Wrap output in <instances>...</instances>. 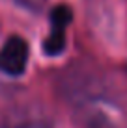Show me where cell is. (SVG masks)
I'll list each match as a JSON object with an SVG mask.
<instances>
[{"label": "cell", "mask_w": 127, "mask_h": 128, "mask_svg": "<svg viewBox=\"0 0 127 128\" xmlns=\"http://www.w3.org/2000/svg\"><path fill=\"white\" fill-rule=\"evenodd\" d=\"M28 65V45L21 35H11L0 48V72L21 76Z\"/></svg>", "instance_id": "6da1fadb"}, {"label": "cell", "mask_w": 127, "mask_h": 128, "mask_svg": "<svg viewBox=\"0 0 127 128\" xmlns=\"http://www.w3.org/2000/svg\"><path fill=\"white\" fill-rule=\"evenodd\" d=\"M73 19V11L65 4H58L51 11V34L47 37L43 50L47 56H58L65 46V30Z\"/></svg>", "instance_id": "7a4b0ae2"}, {"label": "cell", "mask_w": 127, "mask_h": 128, "mask_svg": "<svg viewBox=\"0 0 127 128\" xmlns=\"http://www.w3.org/2000/svg\"><path fill=\"white\" fill-rule=\"evenodd\" d=\"M4 128H52L51 121L43 115H32V113H17L8 119Z\"/></svg>", "instance_id": "3957f363"}]
</instances>
